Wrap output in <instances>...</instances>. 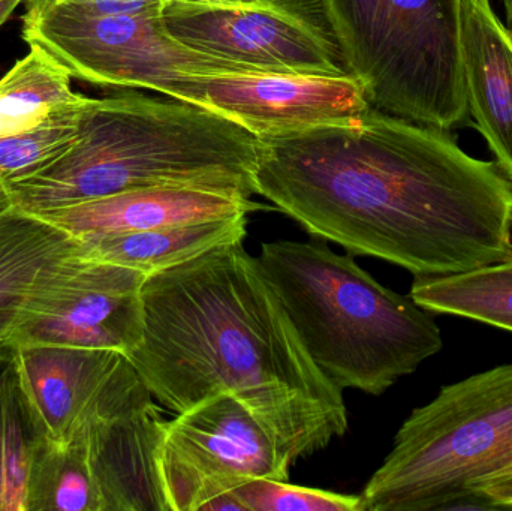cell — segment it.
<instances>
[{"label":"cell","mask_w":512,"mask_h":511,"mask_svg":"<svg viewBox=\"0 0 512 511\" xmlns=\"http://www.w3.org/2000/svg\"><path fill=\"white\" fill-rule=\"evenodd\" d=\"M256 194L312 237L414 276L512 258V182L447 129L378 108L334 125L258 138Z\"/></svg>","instance_id":"cell-1"},{"label":"cell","mask_w":512,"mask_h":511,"mask_svg":"<svg viewBox=\"0 0 512 511\" xmlns=\"http://www.w3.org/2000/svg\"><path fill=\"white\" fill-rule=\"evenodd\" d=\"M141 303L143 339L126 359L171 413L236 396L292 465L348 431L343 390L313 362L243 243L147 276Z\"/></svg>","instance_id":"cell-2"},{"label":"cell","mask_w":512,"mask_h":511,"mask_svg":"<svg viewBox=\"0 0 512 511\" xmlns=\"http://www.w3.org/2000/svg\"><path fill=\"white\" fill-rule=\"evenodd\" d=\"M258 156V138L222 114L179 99L119 93L89 98L74 143L8 185L14 206L32 215L152 186L252 197Z\"/></svg>","instance_id":"cell-3"},{"label":"cell","mask_w":512,"mask_h":511,"mask_svg":"<svg viewBox=\"0 0 512 511\" xmlns=\"http://www.w3.org/2000/svg\"><path fill=\"white\" fill-rule=\"evenodd\" d=\"M258 261L307 353L339 389L382 395L444 347L426 309L325 240L264 243Z\"/></svg>","instance_id":"cell-4"},{"label":"cell","mask_w":512,"mask_h":511,"mask_svg":"<svg viewBox=\"0 0 512 511\" xmlns=\"http://www.w3.org/2000/svg\"><path fill=\"white\" fill-rule=\"evenodd\" d=\"M345 71L373 108L447 129L468 120L462 0H321Z\"/></svg>","instance_id":"cell-5"},{"label":"cell","mask_w":512,"mask_h":511,"mask_svg":"<svg viewBox=\"0 0 512 511\" xmlns=\"http://www.w3.org/2000/svg\"><path fill=\"white\" fill-rule=\"evenodd\" d=\"M512 467V363L444 387L412 411L361 492V511L480 504L475 483Z\"/></svg>","instance_id":"cell-6"},{"label":"cell","mask_w":512,"mask_h":511,"mask_svg":"<svg viewBox=\"0 0 512 511\" xmlns=\"http://www.w3.org/2000/svg\"><path fill=\"white\" fill-rule=\"evenodd\" d=\"M21 21L29 47L47 54L72 78L98 86L147 89L176 99L186 77L258 72L177 41L162 23V9L96 15L27 0Z\"/></svg>","instance_id":"cell-7"},{"label":"cell","mask_w":512,"mask_h":511,"mask_svg":"<svg viewBox=\"0 0 512 511\" xmlns=\"http://www.w3.org/2000/svg\"><path fill=\"white\" fill-rule=\"evenodd\" d=\"M294 465L233 395H218L165 422L158 470L168 511H204L252 479L288 480Z\"/></svg>","instance_id":"cell-8"},{"label":"cell","mask_w":512,"mask_h":511,"mask_svg":"<svg viewBox=\"0 0 512 511\" xmlns=\"http://www.w3.org/2000/svg\"><path fill=\"white\" fill-rule=\"evenodd\" d=\"M162 23L195 50L258 72L340 75L339 50L315 21L285 5H216L167 0Z\"/></svg>","instance_id":"cell-9"},{"label":"cell","mask_w":512,"mask_h":511,"mask_svg":"<svg viewBox=\"0 0 512 511\" xmlns=\"http://www.w3.org/2000/svg\"><path fill=\"white\" fill-rule=\"evenodd\" d=\"M176 99L222 114L256 138L348 122L372 108L348 72L195 75L180 81Z\"/></svg>","instance_id":"cell-10"},{"label":"cell","mask_w":512,"mask_h":511,"mask_svg":"<svg viewBox=\"0 0 512 511\" xmlns=\"http://www.w3.org/2000/svg\"><path fill=\"white\" fill-rule=\"evenodd\" d=\"M128 359L84 435L104 511H168L158 470L165 420ZM75 431V432H77Z\"/></svg>","instance_id":"cell-11"},{"label":"cell","mask_w":512,"mask_h":511,"mask_svg":"<svg viewBox=\"0 0 512 511\" xmlns=\"http://www.w3.org/2000/svg\"><path fill=\"white\" fill-rule=\"evenodd\" d=\"M146 279L137 270L83 257L45 296L12 345H65L129 356L143 339Z\"/></svg>","instance_id":"cell-12"},{"label":"cell","mask_w":512,"mask_h":511,"mask_svg":"<svg viewBox=\"0 0 512 511\" xmlns=\"http://www.w3.org/2000/svg\"><path fill=\"white\" fill-rule=\"evenodd\" d=\"M14 366L41 437L65 444L98 411L126 356L110 350L20 344Z\"/></svg>","instance_id":"cell-13"},{"label":"cell","mask_w":512,"mask_h":511,"mask_svg":"<svg viewBox=\"0 0 512 511\" xmlns=\"http://www.w3.org/2000/svg\"><path fill=\"white\" fill-rule=\"evenodd\" d=\"M262 209L252 197L201 186H152L39 213L75 239L152 230L165 225L249 215Z\"/></svg>","instance_id":"cell-14"},{"label":"cell","mask_w":512,"mask_h":511,"mask_svg":"<svg viewBox=\"0 0 512 511\" xmlns=\"http://www.w3.org/2000/svg\"><path fill=\"white\" fill-rule=\"evenodd\" d=\"M80 257V240L56 225L15 206L0 213V347Z\"/></svg>","instance_id":"cell-15"},{"label":"cell","mask_w":512,"mask_h":511,"mask_svg":"<svg viewBox=\"0 0 512 511\" xmlns=\"http://www.w3.org/2000/svg\"><path fill=\"white\" fill-rule=\"evenodd\" d=\"M460 51L469 114L512 182V36L490 0H462Z\"/></svg>","instance_id":"cell-16"},{"label":"cell","mask_w":512,"mask_h":511,"mask_svg":"<svg viewBox=\"0 0 512 511\" xmlns=\"http://www.w3.org/2000/svg\"><path fill=\"white\" fill-rule=\"evenodd\" d=\"M248 215L165 225L152 230L96 234L80 240L84 258L128 267L150 276L201 257L213 249L243 243Z\"/></svg>","instance_id":"cell-17"},{"label":"cell","mask_w":512,"mask_h":511,"mask_svg":"<svg viewBox=\"0 0 512 511\" xmlns=\"http://www.w3.org/2000/svg\"><path fill=\"white\" fill-rule=\"evenodd\" d=\"M0 78V137L30 131L87 96L74 92L71 75L35 47Z\"/></svg>","instance_id":"cell-18"},{"label":"cell","mask_w":512,"mask_h":511,"mask_svg":"<svg viewBox=\"0 0 512 511\" xmlns=\"http://www.w3.org/2000/svg\"><path fill=\"white\" fill-rule=\"evenodd\" d=\"M411 299L427 312L512 332V258L457 275L415 276Z\"/></svg>","instance_id":"cell-19"},{"label":"cell","mask_w":512,"mask_h":511,"mask_svg":"<svg viewBox=\"0 0 512 511\" xmlns=\"http://www.w3.org/2000/svg\"><path fill=\"white\" fill-rule=\"evenodd\" d=\"M104 511L87 441L80 431L65 444L36 441L27 482V511Z\"/></svg>","instance_id":"cell-20"},{"label":"cell","mask_w":512,"mask_h":511,"mask_svg":"<svg viewBox=\"0 0 512 511\" xmlns=\"http://www.w3.org/2000/svg\"><path fill=\"white\" fill-rule=\"evenodd\" d=\"M41 438L14 366V351L0 365V511H27V482Z\"/></svg>","instance_id":"cell-21"},{"label":"cell","mask_w":512,"mask_h":511,"mask_svg":"<svg viewBox=\"0 0 512 511\" xmlns=\"http://www.w3.org/2000/svg\"><path fill=\"white\" fill-rule=\"evenodd\" d=\"M89 101L60 111L41 125L0 137V177L9 180L35 173L62 155L78 134L81 111Z\"/></svg>","instance_id":"cell-22"},{"label":"cell","mask_w":512,"mask_h":511,"mask_svg":"<svg viewBox=\"0 0 512 511\" xmlns=\"http://www.w3.org/2000/svg\"><path fill=\"white\" fill-rule=\"evenodd\" d=\"M234 494L245 511H361L360 495L289 485L288 480L252 479Z\"/></svg>","instance_id":"cell-23"},{"label":"cell","mask_w":512,"mask_h":511,"mask_svg":"<svg viewBox=\"0 0 512 511\" xmlns=\"http://www.w3.org/2000/svg\"><path fill=\"white\" fill-rule=\"evenodd\" d=\"M75 11L96 15L140 14L164 8L167 0H48Z\"/></svg>","instance_id":"cell-24"},{"label":"cell","mask_w":512,"mask_h":511,"mask_svg":"<svg viewBox=\"0 0 512 511\" xmlns=\"http://www.w3.org/2000/svg\"><path fill=\"white\" fill-rule=\"evenodd\" d=\"M474 494L480 504L493 509H510L512 504V467L475 483Z\"/></svg>","instance_id":"cell-25"},{"label":"cell","mask_w":512,"mask_h":511,"mask_svg":"<svg viewBox=\"0 0 512 511\" xmlns=\"http://www.w3.org/2000/svg\"><path fill=\"white\" fill-rule=\"evenodd\" d=\"M201 3H216V5H285L295 0H194Z\"/></svg>","instance_id":"cell-26"},{"label":"cell","mask_w":512,"mask_h":511,"mask_svg":"<svg viewBox=\"0 0 512 511\" xmlns=\"http://www.w3.org/2000/svg\"><path fill=\"white\" fill-rule=\"evenodd\" d=\"M27 0H0V27L12 17L18 6Z\"/></svg>","instance_id":"cell-27"},{"label":"cell","mask_w":512,"mask_h":511,"mask_svg":"<svg viewBox=\"0 0 512 511\" xmlns=\"http://www.w3.org/2000/svg\"><path fill=\"white\" fill-rule=\"evenodd\" d=\"M14 207V201H12L11 189H9L8 182L0 177V213L5 210Z\"/></svg>","instance_id":"cell-28"},{"label":"cell","mask_w":512,"mask_h":511,"mask_svg":"<svg viewBox=\"0 0 512 511\" xmlns=\"http://www.w3.org/2000/svg\"><path fill=\"white\" fill-rule=\"evenodd\" d=\"M502 5H504L505 9V18H507V26L508 32L511 33L512 36V0H501Z\"/></svg>","instance_id":"cell-29"},{"label":"cell","mask_w":512,"mask_h":511,"mask_svg":"<svg viewBox=\"0 0 512 511\" xmlns=\"http://www.w3.org/2000/svg\"><path fill=\"white\" fill-rule=\"evenodd\" d=\"M12 351H14V347H12V345H8V347H0V365L12 356Z\"/></svg>","instance_id":"cell-30"},{"label":"cell","mask_w":512,"mask_h":511,"mask_svg":"<svg viewBox=\"0 0 512 511\" xmlns=\"http://www.w3.org/2000/svg\"><path fill=\"white\" fill-rule=\"evenodd\" d=\"M510 509H512V504H511V507H510Z\"/></svg>","instance_id":"cell-31"}]
</instances>
